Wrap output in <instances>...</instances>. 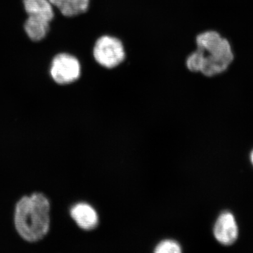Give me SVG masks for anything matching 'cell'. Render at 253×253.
<instances>
[{
  "label": "cell",
  "instance_id": "6",
  "mask_svg": "<svg viewBox=\"0 0 253 253\" xmlns=\"http://www.w3.org/2000/svg\"><path fill=\"white\" fill-rule=\"evenodd\" d=\"M71 215L81 229L91 230L98 225L99 217L96 211L90 205L81 203L73 206Z\"/></svg>",
  "mask_w": 253,
  "mask_h": 253
},
{
  "label": "cell",
  "instance_id": "1",
  "mask_svg": "<svg viewBox=\"0 0 253 253\" xmlns=\"http://www.w3.org/2000/svg\"><path fill=\"white\" fill-rule=\"evenodd\" d=\"M235 55L229 40L214 29L206 30L196 38V49L185 61L190 72L214 78L227 72Z\"/></svg>",
  "mask_w": 253,
  "mask_h": 253
},
{
  "label": "cell",
  "instance_id": "4",
  "mask_svg": "<svg viewBox=\"0 0 253 253\" xmlns=\"http://www.w3.org/2000/svg\"><path fill=\"white\" fill-rule=\"evenodd\" d=\"M49 73L51 79L57 85H70L81 77V61L76 55L67 51H60L51 59Z\"/></svg>",
  "mask_w": 253,
  "mask_h": 253
},
{
  "label": "cell",
  "instance_id": "10",
  "mask_svg": "<svg viewBox=\"0 0 253 253\" xmlns=\"http://www.w3.org/2000/svg\"><path fill=\"white\" fill-rule=\"evenodd\" d=\"M181 252L180 245L172 240H166L160 243L155 249L156 253H179Z\"/></svg>",
  "mask_w": 253,
  "mask_h": 253
},
{
  "label": "cell",
  "instance_id": "3",
  "mask_svg": "<svg viewBox=\"0 0 253 253\" xmlns=\"http://www.w3.org/2000/svg\"><path fill=\"white\" fill-rule=\"evenodd\" d=\"M95 62L105 69H114L126 59L124 43L118 37L104 34L99 36L91 51Z\"/></svg>",
  "mask_w": 253,
  "mask_h": 253
},
{
  "label": "cell",
  "instance_id": "5",
  "mask_svg": "<svg viewBox=\"0 0 253 253\" xmlns=\"http://www.w3.org/2000/svg\"><path fill=\"white\" fill-rule=\"evenodd\" d=\"M238 232L234 215L230 212H223L218 218L214 228V236L218 242L226 246L234 244L237 239Z\"/></svg>",
  "mask_w": 253,
  "mask_h": 253
},
{
  "label": "cell",
  "instance_id": "8",
  "mask_svg": "<svg viewBox=\"0 0 253 253\" xmlns=\"http://www.w3.org/2000/svg\"><path fill=\"white\" fill-rule=\"evenodd\" d=\"M23 31L33 42L44 41L49 33L51 23L42 18L26 16L23 23Z\"/></svg>",
  "mask_w": 253,
  "mask_h": 253
},
{
  "label": "cell",
  "instance_id": "7",
  "mask_svg": "<svg viewBox=\"0 0 253 253\" xmlns=\"http://www.w3.org/2000/svg\"><path fill=\"white\" fill-rule=\"evenodd\" d=\"M23 10L28 16L42 18L51 23L56 11L49 0H22Z\"/></svg>",
  "mask_w": 253,
  "mask_h": 253
},
{
  "label": "cell",
  "instance_id": "11",
  "mask_svg": "<svg viewBox=\"0 0 253 253\" xmlns=\"http://www.w3.org/2000/svg\"><path fill=\"white\" fill-rule=\"evenodd\" d=\"M251 160H252V162L253 163V151L252 154H251Z\"/></svg>",
  "mask_w": 253,
  "mask_h": 253
},
{
  "label": "cell",
  "instance_id": "9",
  "mask_svg": "<svg viewBox=\"0 0 253 253\" xmlns=\"http://www.w3.org/2000/svg\"><path fill=\"white\" fill-rule=\"evenodd\" d=\"M55 10L66 18L76 17L88 11L91 0H49Z\"/></svg>",
  "mask_w": 253,
  "mask_h": 253
},
{
  "label": "cell",
  "instance_id": "2",
  "mask_svg": "<svg viewBox=\"0 0 253 253\" xmlns=\"http://www.w3.org/2000/svg\"><path fill=\"white\" fill-rule=\"evenodd\" d=\"M49 200L42 194L25 196L18 201L15 209L14 224L16 231L25 241L37 242L49 232Z\"/></svg>",
  "mask_w": 253,
  "mask_h": 253
}]
</instances>
